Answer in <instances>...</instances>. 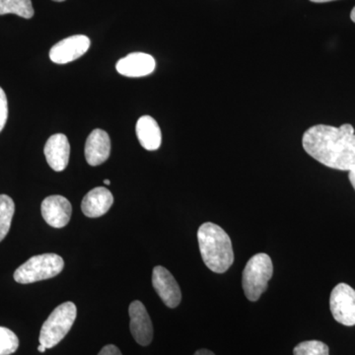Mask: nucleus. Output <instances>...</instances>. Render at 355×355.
<instances>
[{
    "label": "nucleus",
    "instance_id": "nucleus-1",
    "mask_svg": "<svg viewBox=\"0 0 355 355\" xmlns=\"http://www.w3.org/2000/svg\"><path fill=\"white\" fill-rule=\"evenodd\" d=\"M302 146L326 167L347 172L355 169V132L349 123L340 128L313 125L303 135Z\"/></svg>",
    "mask_w": 355,
    "mask_h": 355
},
{
    "label": "nucleus",
    "instance_id": "nucleus-2",
    "mask_svg": "<svg viewBox=\"0 0 355 355\" xmlns=\"http://www.w3.org/2000/svg\"><path fill=\"white\" fill-rule=\"evenodd\" d=\"M198 246L203 263L211 272L223 273L234 263L232 242L225 231L211 222L198 231Z\"/></svg>",
    "mask_w": 355,
    "mask_h": 355
},
{
    "label": "nucleus",
    "instance_id": "nucleus-3",
    "mask_svg": "<svg viewBox=\"0 0 355 355\" xmlns=\"http://www.w3.org/2000/svg\"><path fill=\"white\" fill-rule=\"evenodd\" d=\"M273 266L268 254H254L248 261L243 272L242 286L245 295L252 302H256L263 295L272 279Z\"/></svg>",
    "mask_w": 355,
    "mask_h": 355
},
{
    "label": "nucleus",
    "instance_id": "nucleus-4",
    "mask_svg": "<svg viewBox=\"0 0 355 355\" xmlns=\"http://www.w3.org/2000/svg\"><path fill=\"white\" fill-rule=\"evenodd\" d=\"M76 306L72 302H65L58 306L44 322L40 333V345L46 349H53L69 334L76 322Z\"/></svg>",
    "mask_w": 355,
    "mask_h": 355
},
{
    "label": "nucleus",
    "instance_id": "nucleus-5",
    "mask_svg": "<svg viewBox=\"0 0 355 355\" xmlns=\"http://www.w3.org/2000/svg\"><path fill=\"white\" fill-rule=\"evenodd\" d=\"M64 261L57 254L32 257L14 272V279L21 284H29L57 277L64 270Z\"/></svg>",
    "mask_w": 355,
    "mask_h": 355
},
{
    "label": "nucleus",
    "instance_id": "nucleus-6",
    "mask_svg": "<svg viewBox=\"0 0 355 355\" xmlns=\"http://www.w3.org/2000/svg\"><path fill=\"white\" fill-rule=\"evenodd\" d=\"M330 308L336 322L355 326V291L347 284H338L331 293Z\"/></svg>",
    "mask_w": 355,
    "mask_h": 355
},
{
    "label": "nucleus",
    "instance_id": "nucleus-7",
    "mask_svg": "<svg viewBox=\"0 0 355 355\" xmlns=\"http://www.w3.org/2000/svg\"><path fill=\"white\" fill-rule=\"evenodd\" d=\"M90 40L84 35L69 37L51 49V60L58 64H69L83 57L90 48Z\"/></svg>",
    "mask_w": 355,
    "mask_h": 355
},
{
    "label": "nucleus",
    "instance_id": "nucleus-8",
    "mask_svg": "<svg viewBox=\"0 0 355 355\" xmlns=\"http://www.w3.org/2000/svg\"><path fill=\"white\" fill-rule=\"evenodd\" d=\"M153 284L159 297L167 307L176 308L181 303V288L167 268L160 266L154 268Z\"/></svg>",
    "mask_w": 355,
    "mask_h": 355
},
{
    "label": "nucleus",
    "instance_id": "nucleus-9",
    "mask_svg": "<svg viewBox=\"0 0 355 355\" xmlns=\"http://www.w3.org/2000/svg\"><path fill=\"white\" fill-rule=\"evenodd\" d=\"M128 314L130 318V333L135 342L142 347L150 345L153 340V326L146 306L140 301L130 303Z\"/></svg>",
    "mask_w": 355,
    "mask_h": 355
},
{
    "label": "nucleus",
    "instance_id": "nucleus-10",
    "mask_svg": "<svg viewBox=\"0 0 355 355\" xmlns=\"http://www.w3.org/2000/svg\"><path fill=\"white\" fill-rule=\"evenodd\" d=\"M43 218L53 228H62L69 224L71 217V203L62 196H50L42 202Z\"/></svg>",
    "mask_w": 355,
    "mask_h": 355
},
{
    "label": "nucleus",
    "instance_id": "nucleus-11",
    "mask_svg": "<svg viewBox=\"0 0 355 355\" xmlns=\"http://www.w3.org/2000/svg\"><path fill=\"white\" fill-rule=\"evenodd\" d=\"M46 162L55 172L64 171L69 165L70 146L67 135L62 133L51 135L44 149Z\"/></svg>",
    "mask_w": 355,
    "mask_h": 355
},
{
    "label": "nucleus",
    "instance_id": "nucleus-12",
    "mask_svg": "<svg viewBox=\"0 0 355 355\" xmlns=\"http://www.w3.org/2000/svg\"><path fill=\"white\" fill-rule=\"evenodd\" d=\"M155 67L156 62L153 55L144 53H132L119 60L116 69L123 76L142 77L153 73Z\"/></svg>",
    "mask_w": 355,
    "mask_h": 355
},
{
    "label": "nucleus",
    "instance_id": "nucleus-13",
    "mask_svg": "<svg viewBox=\"0 0 355 355\" xmlns=\"http://www.w3.org/2000/svg\"><path fill=\"white\" fill-rule=\"evenodd\" d=\"M111 154V140L105 130H93L85 144V158L90 166H99L108 160Z\"/></svg>",
    "mask_w": 355,
    "mask_h": 355
},
{
    "label": "nucleus",
    "instance_id": "nucleus-14",
    "mask_svg": "<svg viewBox=\"0 0 355 355\" xmlns=\"http://www.w3.org/2000/svg\"><path fill=\"white\" fill-rule=\"evenodd\" d=\"M114 197L106 188L98 187L89 191L81 203L84 216L90 218H97L106 214L113 205Z\"/></svg>",
    "mask_w": 355,
    "mask_h": 355
},
{
    "label": "nucleus",
    "instance_id": "nucleus-15",
    "mask_svg": "<svg viewBox=\"0 0 355 355\" xmlns=\"http://www.w3.org/2000/svg\"><path fill=\"white\" fill-rule=\"evenodd\" d=\"M137 139L144 149L149 151L157 150L162 142V135L157 121L153 116H144L137 121Z\"/></svg>",
    "mask_w": 355,
    "mask_h": 355
},
{
    "label": "nucleus",
    "instance_id": "nucleus-16",
    "mask_svg": "<svg viewBox=\"0 0 355 355\" xmlns=\"http://www.w3.org/2000/svg\"><path fill=\"white\" fill-rule=\"evenodd\" d=\"M15 14L25 19L34 16L31 0H0V15Z\"/></svg>",
    "mask_w": 355,
    "mask_h": 355
},
{
    "label": "nucleus",
    "instance_id": "nucleus-17",
    "mask_svg": "<svg viewBox=\"0 0 355 355\" xmlns=\"http://www.w3.org/2000/svg\"><path fill=\"white\" fill-rule=\"evenodd\" d=\"M14 212L15 205L12 198L6 195H0V242L6 237L10 230Z\"/></svg>",
    "mask_w": 355,
    "mask_h": 355
},
{
    "label": "nucleus",
    "instance_id": "nucleus-18",
    "mask_svg": "<svg viewBox=\"0 0 355 355\" xmlns=\"http://www.w3.org/2000/svg\"><path fill=\"white\" fill-rule=\"evenodd\" d=\"M294 355H330L328 345L320 340H307L296 345Z\"/></svg>",
    "mask_w": 355,
    "mask_h": 355
},
{
    "label": "nucleus",
    "instance_id": "nucleus-19",
    "mask_svg": "<svg viewBox=\"0 0 355 355\" xmlns=\"http://www.w3.org/2000/svg\"><path fill=\"white\" fill-rule=\"evenodd\" d=\"M19 347L18 336L9 329L0 327V355H10Z\"/></svg>",
    "mask_w": 355,
    "mask_h": 355
},
{
    "label": "nucleus",
    "instance_id": "nucleus-20",
    "mask_svg": "<svg viewBox=\"0 0 355 355\" xmlns=\"http://www.w3.org/2000/svg\"><path fill=\"white\" fill-rule=\"evenodd\" d=\"M8 118V103L6 92L0 87V132H2Z\"/></svg>",
    "mask_w": 355,
    "mask_h": 355
},
{
    "label": "nucleus",
    "instance_id": "nucleus-21",
    "mask_svg": "<svg viewBox=\"0 0 355 355\" xmlns=\"http://www.w3.org/2000/svg\"><path fill=\"white\" fill-rule=\"evenodd\" d=\"M98 355H123V354H121V350L116 345H108L103 347Z\"/></svg>",
    "mask_w": 355,
    "mask_h": 355
},
{
    "label": "nucleus",
    "instance_id": "nucleus-22",
    "mask_svg": "<svg viewBox=\"0 0 355 355\" xmlns=\"http://www.w3.org/2000/svg\"><path fill=\"white\" fill-rule=\"evenodd\" d=\"M349 179L350 184H352V186L354 187L355 191V169L349 172Z\"/></svg>",
    "mask_w": 355,
    "mask_h": 355
},
{
    "label": "nucleus",
    "instance_id": "nucleus-23",
    "mask_svg": "<svg viewBox=\"0 0 355 355\" xmlns=\"http://www.w3.org/2000/svg\"><path fill=\"white\" fill-rule=\"evenodd\" d=\"M193 355H216L214 354V352H209V350L207 349H200L198 350L197 352H196Z\"/></svg>",
    "mask_w": 355,
    "mask_h": 355
},
{
    "label": "nucleus",
    "instance_id": "nucleus-24",
    "mask_svg": "<svg viewBox=\"0 0 355 355\" xmlns=\"http://www.w3.org/2000/svg\"><path fill=\"white\" fill-rule=\"evenodd\" d=\"M315 3H326V2L335 1V0H310Z\"/></svg>",
    "mask_w": 355,
    "mask_h": 355
},
{
    "label": "nucleus",
    "instance_id": "nucleus-25",
    "mask_svg": "<svg viewBox=\"0 0 355 355\" xmlns=\"http://www.w3.org/2000/svg\"><path fill=\"white\" fill-rule=\"evenodd\" d=\"M38 350L40 352H42V354H44V352L46 350V347H44L43 345H40L38 347Z\"/></svg>",
    "mask_w": 355,
    "mask_h": 355
},
{
    "label": "nucleus",
    "instance_id": "nucleus-26",
    "mask_svg": "<svg viewBox=\"0 0 355 355\" xmlns=\"http://www.w3.org/2000/svg\"><path fill=\"white\" fill-rule=\"evenodd\" d=\"M350 18H352V22L355 23V6L354 8L352 9V13H350Z\"/></svg>",
    "mask_w": 355,
    "mask_h": 355
},
{
    "label": "nucleus",
    "instance_id": "nucleus-27",
    "mask_svg": "<svg viewBox=\"0 0 355 355\" xmlns=\"http://www.w3.org/2000/svg\"><path fill=\"white\" fill-rule=\"evenodd\" d=\"M104 183L105 184H107V186H109V184H111V181H110L108 179H106L105 180Z\"/></svg>",
    "mask_w": 355,
    "mask_h": 355
},
{
    "label": "nucleus",
    "instance_id": "nucleus-28",
    "mask_svg": "<svg viewBox=\"0 0 355 355\" xmlns=\"http://www.w3.org/2000/svg\"><path fill=\"white\" fill-rule=\"evenodd\" d=\"M53 1L62 2L64 1V0H53Z\"/></svg>",
    "mask_w": 355,
    "mask_h": 355
}]
</instances>
